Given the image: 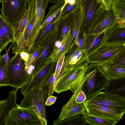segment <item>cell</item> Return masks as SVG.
Returning a JSON list of instances; mask_svg holds the SVG:
<instances>
[{
    "label": "cell",
    "instance_id": "cell-1",
    "mask_svg": "<svg viewBox=\"0 0 125 125\" xmlns=\"http://www.w3.org/2000/svg\"><path fill=\"white\" fill-rule=\"evenodd\" d=\"M48 89L44 84L32 89L24 97L19 107L33 111L39 117L41 125H46L45 106L44 102L47 95Z\"/></svg>",
    "mask_w": 125,
    "mask_h": 125
},
{
    "label": "cell",
    "instance_id": "cell-2",
    "mask_svg": "<svg viewBox=\"0 0 125 125\" xmlns=\"http://www.w3.org/2000/svg\"><path fill=\"white\" fill-rule=\"evenodd\" d=\"M85 55L83 56L76 63L67 65L64 71L59 80L54 92L59 94L68 90H71L75 85L85 75L88 67Z\"/></svg>",
    "mask_w": 125,
    "mask_h": 125
},
{
    "label": "cell",
    "instance_id": "cell-3",
    "mask_svg": "<svg viewBox=\"0 0 125 125\" xmlns=\"http://www.w3.org/2000/svg\"><path fill=\"white\" fill-rule=\"evenodd\" d=\"M85 75L86 78L81 90L84 93L87 98L101 92L110 79L97 64L93 68L88 67Z\"/></svg>",
    "mask_w": 125,
    "mask_h": 125
},
{
    "label": "cell",
    "instance_id": "cell-4",
    "mask_svg": "<svg viewBox=\"0 0 125 125\" xmlns=\"http://www.w3.org/2000/svg\"><path fill=\"white\" fill-rule=\"evenodd\" d=\"M125 48V44L120 42L102 43L91 53L86 56L88 63L98 65L111 61Z\"/></svg>",
    "mask_w": 125,
    "mask_h": 125
},
{
    "label": "cell",
    "instance_id": "cell-5",
    "mask_svg": "<svg viewBox=\"0 0 125 125\" xmlns=\"http://www.w3.org/2000/svg\"><path fill=\"white\" fill-rule=\"evenodd\" d=\"M31 77L26 70L24 61L20 57H17L12 66L7 68L6 86L17 90L20 89L29 82Z\"/></svg>",
    "mask_w": 125,
    "mask_h": 125
},
{
    "label": "cell",
    "instance_id": "cell-6",
    "mask_svg": "<svg viewBox=\"0 0 125 125\" xmlns=\"http://www.w3.org/2000/svg\"><path fill=\"white\" fill-rule=\"evenodd\" d=\"M28 0H0L1 15L10 24L15 26L27 9Z\"/></svg>",
    "mask_w": 125,
    "mask_h": 125
},
{
    "label": "cell",
    "instance_id": "cell-7",
    "mask_svg": "<svg viewBox=\"0 0 125 125\" xmlns=\"http://www.w3.org/2000/svg\"><path fill=\"white\" fill-rule=\"evenodd\" d=\"M80 0L84 12V18L80 32L81 31L83 35L90 33L96 18L104 9L103 5L98 2L97 0Z\"/></svg>",
    "mask_w": 125,
    "mask_h": 125
},
{
    "label": "cell",
    "instance_id": "cell-8",
    "mask_svg": "<svg viewBox=\"0 0 125 125\" xmlns=\"http://www.w3.org/2000/svg\"><path fill=\"white\" fill-rule=\"evenodd\" d=\"M5 125H41L39 117L33 110L27 108H15L6 118Z\"/></svg>",
    "mask_w": 125,
    "mask_h": 125
},
{
    "label": "cell",
    "instance_id": "cell-9",
    "mask_svg": "<svg viewBox=\"0 0 125 125\" xmlns=\"http://www.w3.org/2000/svg\"><path fill=\"white\" fill-rule=\"evenodd\" d=\"M85 104L112 108L125 114V99L118 95L101 92L87 98Z\"/></svg>",
    "mask_w": 125,
    "mask_h": 125
},
{
    "label": "cell",
    "instance_id": "cell-10",
    "mask_svg": "<svg viewBox=\"0 0 125 125\" xmlns=\"http://www.w3.org/2000/svg\"><path fill=\"white\" fill-rule=\"evenodd\" d=\"M86 78L85 75L76 83L74 93L68 101L62 107L58 118L56 119L57 121H61L77 115H83L87 112L84 103L78 104L75 100L78 94L81 90Z\"/></svg>",
    "mask_w": 125,
    "mask_h": 125
},
{
    "label": "cell",
    "instance_id": "cell-11",
    "mask_svg": "<svg viewBox=\"0 0 125 125\" xmlns=\"http://www.w3.org/2000/svg\"><path fill=\"white\" fill-rule=\"evenodd\" d=\"M87 112L92 115L115 120L118 122L122 119L124 113L114 108L85 104Z\"/></svg>",
    "mask_w": 125,
    "mask_h": 125
},
{
    "label": "cell",
    "instance_id": "cell-12",
    "mask_svg": "<svg viewBox=\"0 0 125 125\" xmlns=\"http://www.w3.org/2000/svg\"><path fill=\"white\" fill-rule=\"evenodd\" d=\"M17 90L14 88L10 91L7 98L0 101V125L4 124L5 119L9 113L19 106L16 103Z\"/></svg>",
    "mask_w": 125,
    "mask_h": 125
},
{
    "label": "cell",
    "instance_id": "cell-13",
    "mask_svg": "<svg viewBox=\"0 0 125 125\" xmlns=\"http://www.w3.org/2000/svg\"><path fill=\"white\" fill-rule=\"evenodd\" d=\"M123 43L125 44V27L116 23L104 32L102 43Z\"/></svg>",
    "mask_w": 125,
    "mask_h": 125
},
{
    "label": "cell",
    "instance_id": "cell-14",
    "mask_svg": "<svg viewBox=\"0 0 125 125\" xmlns=\"http://www.w3.org/2000/svg\"><path fill=\"white\" fill-rule=\"evenodd\" d=\"M104 32L100 33H91L83 35L82 50L86 55L91 53L102 42Z\"/></svg>",
    "mask_w": 125,
    "mask_h": 125
},
{
    "label": "cell",
    "instance_id": "cell-15",
    "mask_svg": "<svg viewBox=\"0 0 125 125\" xmlns=\"http://www.w3.org/2000/svg\"><path fill=\"white\" fill-rule=\"evenodd\" d=\"M98 65L101 70L110 79L119 80L125 78V66L106 63Z\"/></svg>",
    "mask_w": 125,
    "mask_h": 125
},
{
    "label": "cell",
    "instance_id": "cell-16",
    "mask_svg": "<svg viewBox=\"0 0 125 125\" xmlns=\"http://www.w3.org/2000/svg\"><path fill=\"white\" fill-rule=\"evenodd\" d=\"M116 23V19L112 8L109 10H106L104 18L91 33L103 32Z\"/></svg>",
    "mask_w": 125,
    "mask_h": 125
},
{
    "label": "cell",
    "instance_id": "cell-17",
    "mask_svg": "<svg viewBox=\"0 0 125 125\" xmlns=\"http://www.w3.org/2000/svg\"><path fill=\"white\" fill-rule=\"evenodd\" d=\"M104 89L106 93L118 95L125 99V78L110 79Z\"/></svg>",
    "mask_w": 125,
    "mask_h": 125
},
{
    "label": "cell",
    "instance_id": "cell-18",
    "mask_svg": "<svg viewBox=\"0 0 125 125\" xmlns=\"http://www.w3.org/2000/svg\"><path fill=\"white\" fill-rule=\"evenodd\" d=\"M35 16L34 29L40 27L44 17L45 11L48 6L50 0H35Z\"/></svg>",
    "mask_w": 125,
    "mask_h": 125
},
{
    "label": "cell",
    "instance_id": "cell-19",
    "mask_svg": "<svg viewBox=\"0 0 125 125\" xmlns=\"http://www.w3.org/2000/svg\"><path fill=\"white\" fill-rule=\"evenodd\" d=\"M75 11L71 12L64 17L61 18L60 17L56 22V24L59 31H60L58 41L61 42L68 31L70 25L74 19Z\"/></svg>",
    "mask_w": 125,
    "mask_h": 125
},
{
    "label": "cell",
    "instance_id": "cell-20",
    "mask_svg": "<svg viewBox=\"0 0 125 125\" xmlns=\"http://www.w3.org/2000/svg\"><path fill=\"white\" fill-rule=\"evenodd\" d=\"M65 0H61L49 8V10L44 17L40 28H44L48 25L61 11L65 3Z\"/></svg>",
    "mask_w": 125,
    "mask_h": 125
},
{
    "label": "cell",
    "instance_id": "cell-21",
    "mask_svg": "<svg viewBox=\"0 0 125 125\" xmlns=\"http://www.w3.org/2000/svg\"><path fill=\"white\" fill-rule=\"evenodd\" d=\"M83 115L87 123L90 125H115L118 123L112 120L92 115L87 112Z\"/></svg>",
    "mask_w": 125,
    "mask_h": 125
},
{
    "label": "cell",
    "instance_id": "cell-22",
    "mask_svg": "<svg viewBox=\"0 0 125 125\" xmlns=\"http://www.w3.org/2000/svg\"><path fill=\"white\" fill-rule=\"evenodd\" d=\"M87 124L83 115H75L61 121L56 119L54 120L53 125H86Z\"/></svg>",
    "mask_w": 125,
    "mask_h": 125
},
{
    "label": "cell",
    "instance_id": "cell-23",
    "mask_svg": "<svg viewBox=\"0 0 125 125\" xmlns=\"http://www.w3.org/2000/svg\"><path fill=\"white\" fill-rule=\"evenodd\" d=\"M80 3V0H74L64 4L61 9V17H64L71 12L75 11Z\"/></svg>",
    "mask_w": 125,
    "mask_h": 125
},
{
    "label": "cell",
    "instance_id": "cell-24",
    "mask_svg": "<svg viewBox=\"0 0 125 125\" xmlns=\"http://www.w3.org/2000/svg\"><path fill=\"white\" fill-rule=\"evenodd\" d=\"M104 63L125 67V48L111 61Z\"/></svg>",
    "mask_w": 125,
    "mask_h": 125
},
{
    "label": "cell",
    "instance_id": "cell-25",
    "mask_svg": "<svg viewBox=\"0 0 125 125\" xmlns=\"http://www.w3.org/2000/svg\"><path fill=\"white\" fill-rule=\"evenodd\" d=\"M0 25L7 37L9 39H10L11 36L9 30L10 24L4 18L1 14L0 15Z\"/></svg>",
    "mask_w": 125,
    "mask_h": 125
},
{
    "label": "cell",
    "instance_id": "cell-26",
    "mask_svg": "<svg viewBox=\"0 0 125 125\" xmlns=\"http://www.w3.org/2000/svg\"><path fill=\"white\" fill-rule=\"evenodd\" d=\"M56 79V78L54 74L43 83L46 85L48 87V96L52 95L54 92L55 83Z\"/></svg>",
    "mask_w": 125,
    "mask_h": 125
},
{
    "label": "cell",
    "instance_id": "cell-27",
    "mask_svg": "<svg viewBox=\"0 0 125 125\" xmlns=\"http://www.w3.org/2000/svg\"><path fill=\"white\" fill-rule=\"evenodd\" d=\"M7 68L5 63L0 68V87L6 86Z\"/></svg>",
    "mask_w": 125,
    "mask_h": 125
},
{
    "label": "cell",
    "instance_id": "cell-28",
    "mask_svg": "<svg viewBox=\"0 0 125 125\" xmlns=\"http://www.w3.org/2000/svg\"><path fill=\"white\" fill-rule=\"evenodd\" d=\"M61 12V11L53 20L48 25L45 27V28L43 31V32L42 33L41 35L40 36V39L42 37L45 35L48 31L51 30L54 25L60 17Z\"/></svg>",
    "mask_w": 125,
    "mask_h": 125
},
{
    "label": "cell",
    "instance_id": "cell-29",
    "mask_svg": "<svg viewBox=\"0 0 125 125\" xmlns=\"http://www.w3.org/2000/svg\"><path fill=\"white\" fill-rule=\"evenodd\" d=\"M65 58L64 54H63L58 60L54 74L56 78L61 69Z\"/></svg>",
    "mask_w": 125,
    "mask_h": 125
},
{
    "label": "cell",
    "instance_id": "cell-30",
    "mask_svg": "<svg viewBox=\"0 0 125 125\" xmlns=\"http://www.w3.org/2000/svg\"><path fill=\"white\" fill-rule=\"evenodd\" d=\"M87 98L84 92L81 90L78 94L76 98V102L80 104L84 102L86 100Z\"/></svg>",
    "mask_w": 125,
    "mask_h": 125
},
{
    "label": "cell",
    "instance_id": "cell-31",
    "mask_svg": "<svg viewBox=\"0 0 125 125\" xmlns=\"http://www.w3.org/2000/svg\"><path fill=\"white\" fill-rule=\"evenodd\" d=\"M118 0H104L103 6L105 10H108L112 8L113 4Z\"/></svg>",
    "mask_w": 125,
    "mask_h": 125
},
{
    "label": "cell",
    "instance_id": "cell-32",
    "mask_svg": "<svg viewBox=\"0 0 125 125\" xmlns=\"http://www.w3.org/2000/svg\"><path fill=\"white\" fill-rule=\"evenodd\" d=\"M57 97L51 95L48 96L45 103V105L49 106L53 104L55 102Z\"/></svg>",
    "mask_w": 125,
    "mask_h": 125
},
{
    "label": "cell",
    "instance_id": "cell-33",
    "mask_svg": "<svg viewBox=\"0 0 125 125\" xmlns=\"http://www.w3.org/2000/svg\"><path fill=\"white\" fill-rule=\"evenodd\" d=\"M5 33L0 25V44H4L5 40Z\"/></svg>",
    "mask_w": 125,
    "mask_h": 125
},
{
    "label": "cell",
    "instance_id": "cell-34",
    "mask_svg": "<svg viewBox=\"0 0 125 125\" xmlns=\"http://www.w3.org/2000/svg\"><path fill=\"white\" fill-rule=\"evenodd\" d=\"M20 55L22 59L26 62L28 61L29 57L28 54L24 52H22L21 53Z\"/></svg>",
    "mask_w": 125,
    "mask_h": 125
},
{
    "label": "cell",
    "instance_id": "cell-35",
    "mask_svg": "<svg viewBox=\"0 0 125 125\" xmlns=\"http://www.w3.org/2000/svg\"><path fill=\"white\" fill-rule=\"evenodd\" d=\"M81 33L80 34L79 36V47L81 51H82V48L83 45V40L82 39Z\"/></svg>",
    "mask_w": 125,
    "mask_h": 125
},
{
    "label": "cell",
    "instance_id": "cell-36",
    "mask_svg": "<svg viewBox=\"0 0 125 125\" xmlns=\"http://www.w3.org/2000/svg\"><path fill=\"white\" fill-rule=\"evenodd\" d=\"M117 23L120 26L125 27V19L116 21Z\"/></svg>",
    "mask_w": 125,
    "mask_h": 125
},
{
    "label": "cell",
    "instance_id": "cell-37",
    "mask_svg": "<svg viewBox=\"0 0 125 125\" xmlns=\"http://www.w3.org/2000/svg\"><path fill=\"white\" fill-rule=\"evenodd\" d=\"M49 48V46L48 48H47L44 51L42 55V58L40 60V61H41L43 58L45 57L46 56L48 53Z\"/></svg>",
    "mask_w": 125,
    "mask_h": 125
},
{
    "label": "cell",
    "instance_id": "cell-38",
    "mask_svg": "<svg viewBox=\"0 0 125 125\" xmlns=\"http://www.w3.org/2000/svg\"><path fill=\"white\" fill-rule=\"evenodd\" d=\"M9 50H8L6 51V53L5 54V62L6 64H7L8 63L9 61V56H8V52H9Z\"/></svg>",
    "mask_w": 125,
    "mask_h": 125
},
{
    "label": "cell",
    "instance_id": "cell-39",
    "mask_svg": "<svg viewBox=\"0 0 125 125\" xmlns=\"http://www.w3.org/2000/svg\"><path fill=\"white\" fill-rule=\"evenodd\" d=\"M62 43L61 42L59 41H57L55 42V46L57 48L60 47Z\"/></svg>",
    "mask_w": 125,
    "mask_h": 125
},
{
    "label": "cell",
    "instance_id": "cell-40",
    "mask_svg": "<svg viewBox=\"0 0 125 125\" xmlns=\"http://www.w3.org/2000/svg\"><path fill=\"white\" fill-rule=\"evenodd\" d=\"M39 54V51H37L33 55V59L32 62H33Z\"/></svg>",
    "mask_w": 125,
    "mask_h": 125
},
{
    "label": "cell",
    "instance_id": "cell-41",
    "mask_svg": "<svg viewBox=\"0 0 125 125\" xmlns=\"http://www.w3.org/2000/svg\"><path fill=\"white\" fill-rule=\"evenodd\" d=\"M61 0H50L49 2L55 4Z\"/></svg>",
    "mask_w": 125,
    "mask_h": 125
},
{
    "label": "cell",
    "instance_id": "cell-42",
    "mask_svg": "<svg viewBox=\"0 0 125 125\" xmlns=\"http://www.w3.org/2000/svg\"><path fill=\"white\" fill-rule=\"evenodd\" d=\"M104 0H97V1L98 3L103 4V6L104 3Z\"/></svg>",
    "mask_w": 125,
    "mask_h": 125
},
{
    "label": "cell",
    "instance_id": "cell-43",
    "mask_svg": "<svg viewBox=\"0 0 125 125\" xmlns=\"http://www.w3.org/2000/svg\"><path fill=\"white\" fill-rule=\"evenodd\" d=\"M29 69H31V70H32H32H33L34 69L35 67H34V66L33 65H31L30 66L29 68Z\"/></svg>",
    "mask_w": 125,
    "mask_h": 125
},
{
    "label": "cell",
    "instance_id": "cell-44",
    "mask_svg": "<svg viewBox=\"0 0 125 125\" xmlns=\"http://www.w3.org/2000/svg\"><path fill=\"white\" fill-rule=\"evenodd\" d=\"M121 1L125 3V0H120Z\"/></svg>",
    "mask_w": 125,
    "mask_h": 125
}]
</instances>
